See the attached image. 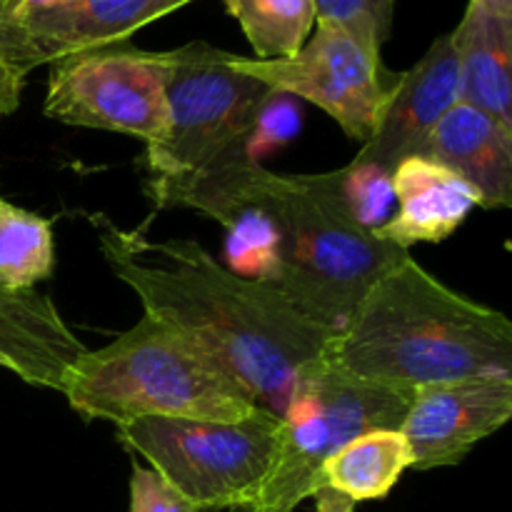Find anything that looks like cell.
Here are the masks:
<instances>
[{
    "label": "cell",
    "mask_w": 512,
    "mask_h": 512,
    "mask_svg": "<svg viewBox=\"0 0 512 512\" xmlns=\"http://www.w3.org/2000/svg\"><path fill=\"white\" fill-rule=\"evenodd\" d=\"M258 60L298 53L315 28L313 0H225Z\"/></svg>",
    "instance_id": "cell-20"
},
{
    "label": "cell",
    "mask_w": 512,
    "mask_h": 512,
    "mask_svg": "<svg viewBox=\"0 0 512 512\" xmlns=\"http://www.w3.org/2000/svg\"><path fill=\"white\" fill-rule=\"evenodd\" d=\"M260 170L263 165L255 163L248 150H240L195 175L163 205H183L218 220L228 233V270L268 285L278 275L280 225L260 183Z\"/></svg>",
    "instance_id": "cell-11"
},
{
    "label": "cell",
    "mask_w": 512,
    "mask_h": 512,
    "mask_svg": "<svg viewBox=\"0 0 512 512\" xmlns=\"http://www.w3.org/2000/svg\"><path fill=\"white\" fill-rule=\"evenodd\" d=\"M410 393L345 373L325 355L278 418L273 458L263 488L243 512H295L323 485V465L358 435L400 428Z\"/></svg>",
    "instance_id": "cell-6"
},
{
    "label": "cell",
    "mask_w": 512,
    "mask_h": 512,
    "mask_svg": "<svg viewBox=\"0 0 512 512\" xmlns=\"http://www.w3.org/2000/svg\"><path fill=\"white\" fill-rule=\"evenodd\" d=\"M510 415L512 375H483L415 388L398 430L413 450L415 470L448 468L498 433Z\"/></svg>",
    "instance_id": "cell-12"
},
{
    "label": "cell",
    "mask_w": 512,
    "mask_h": 512,
    "mask_svg": "<svg viewBox=\"0 0 512 512\" xmlns=\"http://www.w3.org/2000/svg\"><path fill=\"white\" fill-rule=\"evenodd\" d=\"M63 395L85 418L115 425L143 418L238 423L263 410L185 335L148 315L105 348L85 350Z\"/></svg>",
    "instance_id": "cell-4"
},
{
    "label": "cell",
    "mask_w": 512,
    "mask_h": 512,
    "mask_svg": "<svg viewBox=\"0 0 512 512\" xmlns=\"http://www.w3.org/2000/svg\"><path fill=\"white\" fill-rule=\"evenodd\" d=\"M460 103L458 50L445 33L410 70L395 75L393 93L378 128L363 143L353 165H373L393 173L400 160L418 155L438 120Z\"/></svg>",
    "instance_id": "cell-13"
},
{
    "label": "cell",
    "mask_w": 512,
    "mask_h": 512,
    "mask_svg": "<svg viewBox=\"0 0 512 512\" xmlns=\"http://www.w3.org/2000/svg\"><path fill=\"white\" fill-rule=\"evenodd\" d=\"M8 23H10V3H8V0H0V53H3L5 33H8Z\"/></svg>",
    "instance_id": "cell-25"
},
{
    "label": "cell",
    "mask_w": 512,
    "mask_h": 512,
    "mask_svg": "<svg viewBox=\"0 0 512 512\" xmlns=\"http://www.w3.org/2000/svg\"><path fill=\"white\" fill-rule=\"evenodd\" d=\"M130 512H198L175 493L155 470L133 465L130 475Z\"/></svg>",
    "instance_id": "cell-22"
},
{
    "label": "cell",
    "mask_w": 512,
    "mask_h": 512,
    "mask_svg": "<svg viewBox=\"0 0 512 512\" xmlns=\"http://www.w3.org/2000/svg\"><path fill=\"white\" fill-rule=\"evenodd\" d=\"M393 200L398 203L375 235L395 248L408 250L420 243H443L478 208V193L460 175L425 155L400 160L390 173Z\"/></svg>",
    "instance_id": "cell-15"
},
{
    "label": "cell",
    "mask_w": 512,
    "mask_h": 512,
    "mask_svg": "<svg viewBox=\"0 0 512 512\" xmlns=\"http://www.w3.org/2000/svg\"><path fill=\"white\" fill-rule=\"evenodd\" d=\"M45 115L158 143L168 123L163 53L110 45L55 60Z\"/></svg>",
    "instance_id": "cell-8"
},
{
    "label": "cell",
    "mask_w": 512,
    "mask_h": 512,
    "mask_svg": "<svg viewBox=\"0 0 512 512\" xmlns=\"http://www.w3.org/2000/svg\"><path fill=\"white\" fill-rule=\"evenodd\" d=\"M85 350L48 295L0 288V368L33 388L63 393Z\"/></svg>",
    "instance_id": "cell-14"
},
{
    "label": "cell",
    "mask_w": 512,
    "mask_h": 512,
    "mask_svg": "<svg viewBox=\"0 0 512 512\" xmlns=\"http://www.w3.org/2000/svg\"><path fill=\"white\" fill-rule=\"evenodd\" d=\"M0 118H3V113H0Z\"/></svg>",
    "instance_id": "cell-27"
},
{
    "label": "cell",
    "mask_w": 512,
    "mask_h": 512,
    "mask_svg": "<svg viewBox=\"0 0 512 512\" xmlns=\"http://www.w3.org/2000/svg\"><path fill=\"white\" fill-rule=\"evenodd\" d=\"M163 68L168 123L163 138L145 150L158 205L203 170L248 150L275 98L268 85L233 68V53L203 40L165 50Z\"/></svg>",
    "instance_id": "cell-5"
},
{
    "label": "cell",
    "mask_w": 512,
    "mask_h": 512,
    "mask_svg": "<svg viewBox=\"0 0 512 512\" xmlns=\"http://www.w3.org/2000/svg\"><path fill=\"white\" fill-rule=\"evenodd\" d=\"M100 255L145 315L178 330L265 413L280 415L338 330L305 318L260 280L223 268L198 240H153L90 215Z\"/></svg>",
    "instance_id": "cell-1"
},
{
    "label": "cell",
    "mask_w": 512,
    "mask_h": 512,
    "mask_svg": "<svg viewBox=\"0 0 512 512\" xmlns=\"http://www.w3.org/2000/svg\"><path fill=\"white\" fill-rule=\"evenodd\" d=\"M475 3L485 5V8L495 10V13H503V15H512V0H475Z\"/></svg>",
    "instance_id": "cell-26"
},
{
    "label": "cell",
    "mask_w": 512,
    "mask_h": 512,
    "mask_svg": "<svg viewBox=\"0 0 512 512\" xmlns=\"http://www.w3.org/2000/svg\"><path fill=\"white\" fill-rule=\"evenodd\" d=\"M460 103L483 110L512 130V15L470 0L453 30Z\"/></svg>",
    "instance_id": "cell-17"
},
{
    "label": "cell",
    "mask_w": 512,
    "mask_h": 512,
    "mask_svg": "<svg viewBox=\"0 0 512 512\" xmlns=\"http://www.w3.org/2000/svg\"><path fill=\"white\" fill-rule=\"evenodd\" d=\"M315 498V510L313 512H355V503L345 495L335 493L330 488H320Z\"/></svg>",
    "instance_id": "cell-24"
},
{
    "label": "cell",
    "mask_w": 512,
    "mask_h": 512,
    "mask_svg": "<svg viewBox=\"0 0 512 512\" xmlns=\"http://www.w3.org/2000/svg\"><path fill=\"white\" fill-rule=\"evenodd\" d=\"M413 468V450L398 428H378L345 443L320 473V485L353 503L383 500Z\"/></svg>",
    "instance_id": "cell-18"
},
{
    "label": "cell",
    "mask_w": 512,
    "mask_h": 512,
    "mask_svg": "<svg viewBox=\"0 0 512 512\" xmlns=\"http://www.w3.org/2000/svg\"><path fill=\"white\" fill-rule=\"evenodd\" d=\"M315 23L348 30L365 48L380 53L393 28L395 0H313Z\"/></svg>",
    "instance_id": "cell-21"
},
{
    "label": "cell",
    "mask_w": 512,
    "mask_h": 512,
    "mask_svg": "<svg viewBox=\"0 0 512 512\" xmlns=\"http://www.w3.org/2000/svg\"><path fill=\"white\" fill-rule=\"evenodd\" d=\"M328 358L355 378L413 395L420 385L512 375V323L405 255L340 325Z\"/></svg>",
    "instance_id": "cell-2"
},
{
    "label": "cell",
    "mask_w": 512,
    "mask_h": 512,
    "mask_svg": "<svg viewBox=\"0 0 512 512\" xmlns=\"http://www.w3.org/2000/svg\"><path fill=\"white\" fill-rule=\"evenodd\" d=\"M233 68L273 93L318 105L360 143L378 128L395 83V75L385 80L380 53L333 23H315L303 48L290 58L258 60L233 53Z\"/></svg>",
    "instance_id": "cell-9"
},
{
    "label": "cell",
    "mask_w": 512,
    "mask_h": 512,
    "mask_svg": "<svg viewBox=\"0 0 512 512\" xmlns=\"http://www.w3.org/2000/svg\"><path fill=\"white\" fill-rule=\"evenodd\" d=\"M193 0H18L3 55L23 70L110 48Z\"/></svg>",
    "instance_id": "cell-10"
},
{
    "label": "cell",
    "mask_w": 512,
    "mask_h": 512,
    "mask_svg": "<svg viewBox=\"0 0 512 512\" xmlns=\"http://www.w3.org/2000/svg\"><path fill=\"white\" fill-rule=\"evenodd\" d=\"M115 428L120 443L198 512L245 510L268 475L278 418L258 410L238 423L143 418Z\"/></svg>",
    "instance_id": "cell-7"
},
{
    "label": "cell",
    "mask_w": 512,
    "mask_h": 512,
    "mask_svg": "<svg viewBox=\"0 0 512 512\" xmlns=\"http://www.w3.org/2000/svg\"><path fill=\"white\" fill-rule=\"evenodd\" d=\"M25 75H28V70L10 63V60L0 53V113L3 115H10L18 108Z\"/></svg>",
    "instance_id": "cell-23"
},
{
    "label": "cell",
    "mask_w": 512,
    "mask_h": 512,
    "mask_svg": "<svg viewBox=\"0 0 512 512\" xmlns=\"http://www.w3.org/2000/svg\"><path fill=\"white\" fill-rule=\"evenodd\" d=\"M280 225V263L270 288L298 313L340 330L375 280L410 255L365 228L343 195L340 170L280 175L260 170Z\"/></svg>",
    "instance_id": "cell-3"
},
{
    "label": "cell",
    "mask_w": 512,
    "mask_h": 512,
    "mask_svg": "<svg viewBox=\"0 0 512 512\" xmlns=\"http://www.w3.org/2000/svg\"><path fill=\"white\" fill-rule=\"evenodd\" d=\"M8 3H13V0H8Z\"/></svg>",
    "instance_id": "cell-28"
},
{
    "label": "cell",
    "mask_w": 512,
    "mask_h": 512,
    "mask_svg": "<svg viewBox=\"0 0 512 512\" xmlns=\"http://www.w3.org/2000/svg\"><path fill=\"white\" fill-rule=\"evenodd\" d=\"M53 270V223L0 195V288L35 290Z\"/></svg>",
    "instance_id": "cell-19"
},
{
    "label": "cell",
    "mask_w": 512,
    "mask_h": 512,
    "mask_svg": "<svg viewBox=\"0 0 512 512\" xmlns=\"http://www.w3.org/2000/svg\"><path fill=\"white\" fill-rule=\"evenodd\" d=\"M418 155L438 160L478 193V208L512 203V130L473 105L455 103Z\"/></svg>",
    "instance_id": "cell-16"
}]
</instances>
